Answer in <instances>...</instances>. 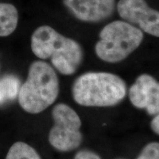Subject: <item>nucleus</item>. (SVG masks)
Instances as JSON below:
<instances>
[{
	"label": "nucleus",
	"instance_id": "nucleus-1",
	"mask_svg": "<svg viewBox=\"0 0 159 159\" xmlns=\"http://www.w3.org/2000/svg\"><path fill=\"white\" fill-rule=\"evenodd\" d=\"M31 48L35 56L50 58L61 74H74L83 59L81 46L75 40L65 37L49 26H41L33 33Z\"/></svg>",
	"mask_w": 159,
	"mask_h": 159
},
{
	"label": "nucleus",
	"instance_id": "nucleus-2",
	"mask_svg": "<svg viewBox=\"0 0 159 159\" xmlns=\"http://www.w3.org/2000/svg\"><path fill=\"white\" fill-rule=\"evenodd\" d=\"M126 92L125 81L108 72L85 73L77 77L72 86L75 102L84 106H113L125 98Z\"/></svg>",
	"mask_w": 159,
	"mask_h": 159
},
{
	"label": "nucleus",
	"instance_id": "nucleus-3",
	"mask_svg": "<svg viewBox=\"0 0 159 159\" xmlns=\"http://www.w3.org/2000/svg\"><path fill=\"white\" fill-rule=\"evenodd\" d=\"M58 92V79L54 69L48 63L35 61L31 64L27 80L20 88L19 101L27 112L38 114L55 102Z\"/></svg>",
	"mask_w": 159,
	"mask_h": 159
},
{
	"label": "nucleus",
	"instance_id": "nucleus-4",
	"mask_svg": "<svg viewBox=\"0 0 159 159\" xmlns=\"http://www.w3.org/2000/svg\"><path fill=\"white\" fill-rule=\"evenodd\" d=\"M143 39L142 31L136 26L125 21H112L99 33L95 52L105 62H120L138 48Z\"/></svg>",
	"mask_w": 159,
	"mask_h": 159
},
{
	"label": "nucleus",
	"instance_id": "nucleus-5",
	"mask_svg": "<svg viewBox=\"0 0 159 159\" xmlns=\"http://www.w3.org/2000/svg\"><path fill=\"white\" fill-rule=\"evenodd\" d=\"M55 125L49 133L50 144L61 151H70L78 148L83 136L80 128L81 121L69 105L58 104L52 110Z\"/></svg>",
	"mask_w": 159,
	"mask_h": 159
},
{
	"label": "nucleus",
	"instance_id": "nucleus-6",
	"mask_svg": "<svg viewBox=\"0 0 159 159\" xmlns=\"http://www.w3.org/2000/svg\"><path fill=\"white\" fill-rule=\"evenodd\" d=\"M117 11L125 21L159 38V11L149 7L145 0H119Z\"/></svg>",
	"mask_w": 159,
	"mask_h": 159
},
{
	"label": "nucleus",
	"instance_id": "nucleus-7",
	"mask_svg": "<svg viewBox=\"0 0 159 159\" xmlns=\"http://www.w3.org/2000/svg\"><path fill=\"white\" fill-rule=\"evenodd\" d=\"M131 103L150 115L159 114V83L151 75H142L129 90Z\"/></svg>",
	"mask_w": 159,
	"mask_h": 159
},
{
	"label": "nucleus",
	"instance_id": "nucleus-8",
	"mask_svg": "<svg viewBox=\"0 0 159 159\" xmlns=\"http://www.w3.org/2000/svg\"><path fill=\"white\" fill-rule=\"evenodd\" d=\"M69 12L80 21L97 23L113 14L115 0H63Z\"/></svg>",
	"mask_w": 159,
	"mask_h": 159
},
{
	"label": "nucleus",
	"instance_id": "nucleus-9",
	"mask_svg": "<svg viewBox=\"0 0 159 159\" xmlns=\"http://www.w3.org/2000/svg\"><path fill=\"white\" fill-rule=\"evenodd\" d=\"M18 19V12L14 6L0 3V36L11 35L16 28Z\"/></svg>",
	"mask_w": 159,
	"mask_h": 159
},
{
	"label": "nucleus",
	"instance_id": "nucleus-10",
	"mask_svg": "<svg viewBox=\"0 0 159 159\" xmlns=\"http://www.w3.org/2000/svg\"><path fill=\"white\" fill-rule=\"evenodd\" d=\"M20 88L19 80L16 77L8 75L0 80V105L14 99Z\"/></svg>",
	"mask_w": 159,
	"mask_h": 159
},
{
	"label": "nucleus",
	"instance_id": "nucleus-11",
	"mask_svg": "<svg viewBox=\"0 0 159 159\" xmlns=\"http://www.w3.org/2000/svg\"><path fill=\"white\" fill-rule=\"evenodd\" d=\"M6 159H41L35 150L28 144L16 142L10 149Z\"/></svg>",
	"mask_w": 159,
	"mask_h": 159
},
{
	"label": "nucleus",
	"instance_id": "nucleus-12",
	"mask_svg": "<svg viewBox=\"0 0 159 159\" xmlns=\"http://www.w3.org/2000/svg\"><path fill=\"white\" fill-rule=\"evenodd\" d=\"M137 159H159V143L152 142L145 146Z\"/></svg>",
	"mask_w": 159,
	"mask_h": 159
},
{
	"label": "nucleus",
	"instance_id": "nucleus-13",
	"mask_svg": "<svg viewBox=\"0 0 159 159\" xmlns=\"http://www.w3.org/2000/svg\"><path fill=\"white\" fill-rule=\"evenodd\" d=\"M75 159H101L94 152L88 150H83L79 152L75 157Z\"/></svg>",
	"mask_w": 159,
	"mask_h": 159
},
{
	"label": "nucleus",
	"instance_id": "nucleus-14",
	"mask_svg": "<svg viewBox=\"0 0 159 159\" xmlns=\"http://www.w3.org/2000/svg\"><path fill=\"white\" fill-rule=\"evenodd\" d=\"M150 126L152 130H153L156 134L159 135V114L157 115V116L152 119V122H151Z\"/></svg>",
	"mask_w": 159,
	"mask_h": 159
}]
</instances>
